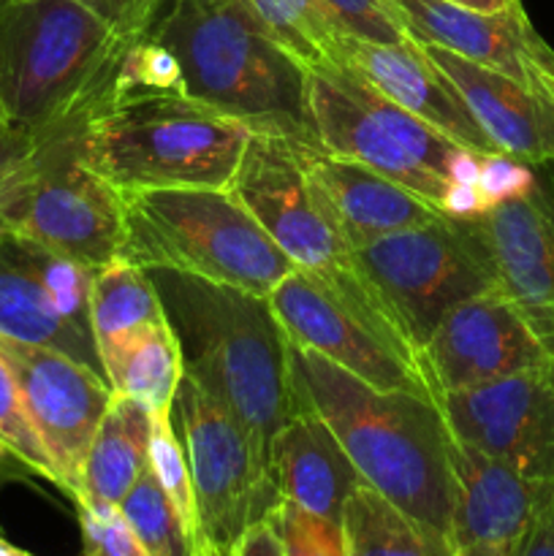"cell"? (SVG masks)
I'll list each match as a JSON object with an SVG mask.
<instances>
[{"instance_id":"obj_1","label":"cell","mask_w":554,"mask_h":556,"mask_svg":"<svg viewBox=\"0 0 554 556\" xmlns=\"http://www.w3.org/2000/svg\"><path fill=\"white\" fill-rule=\"evenodd\" d=\"M302 400L324 416L353 467L440 554L454 552L451 432L443 410L407 391H380L291 342Z\"/></svg>"},{"instance_id":"obj_2","label":"cell","mask_w":554,"mask_h":556,"mask_svg":"<svg viewBox=\"0 0 554 556\" xmlns=\"http://www.w3.org/2000/svg\"><path fill=\"white\" fill-rule=\"evenodd\" d=\"M177 334L185 378L221 402L272 462L282 424L304 405L291 340L269 296L174 269H147Z\"/></svg>"},{"instance_id":"obj_3","label":"cell","mask_w":554,"mask_h":556,"mask_svg":"<svg viewBox=\"0 0 554 556\" xmlns=\"http://www.w3.org/2000/svg\"><path fill=\"white\" fill-rule=\"evenodd\" d=\"M147 36L172 49L190 98L253 134L324 152L307 103V65L244 0H166Z\"/></svg>"},{"instance_id":"obj_4","label":"cell","mask_w":554,"mask_h":556,"mask_svg":"<svg viewBox=\"0 0 554 556\" xmlns=\"http://www.w3.org/2000/svg\"><path fill=\"white\" fill-rule=\"evenodd\" d=\"M130 41L79 0H5L0 109L9 128L38 141L81 134L112 101Z\"/></svg>"},{"instance_id":"obj_5","label":"cell","mask_w":554,"mask_h":556,"mask_svg":"<svg viewBox=\"0 0 554 556\" xmlns=\"http://www.w3.org/2000/svg\"><path fill=\"white\" fill-rule=\"evenodd\" d=\"M253 130L190 96H150L103 109L76 139L79 157L119 193L228 190Z\"/></svg>"},{"instance_id":"obj_6","label":"cell","mask_w":554,"mask_h":556,"mask_svg":"<svg viewBox=\"0 0 554 556\" xmlns=\"http://www.w3.org/2000/svg\"><path fill=\"white\" fill-rule=\"evenodd\" d=\"M119 255L269 296L297 266L231 190H130Z\"/></svg>"},{"instance_id":"obj_7","label":"cell","mask_w":554,"mask_h":556,"mask_svg":"<svg viewBox=\"0 0 554 556\" xmlns=\"http://www.w3.org/2000/svg\"><path fill=\"white\" fill-rule=\"evenodd\" d=\"M269 304L299 348L329 358L380 391H407L440 405L424 358L383 299L351 264L329 269H293Z\"/></svg>"},{"instance_id":"obj_8","label":"cell","mask_w":554,"mask_h":556,"mask_svg":"<svg viewBox=\"0 0 554 556\" xmlns=\"http://www.w3.org/2000/svg\"><path fill=\"white\" fill-rule=\"evenodd\" d=\"M307 103L326 155L362 163L440 206L445 161L459 144L340 63L307 68Z\"/></svg>"},{"instance_id":"obj_9","label":"cell","mask_w":554,"mask_h":556,"mask_svg":"<svg viewBox=\"0 0 554 556\" xmlns=\"http://www.w3.org/2000/svg\"><path fill=\"white\" fill-rule=\"evenodd\" d=\"M351 258L418 353L451 307L500 288L473 220L440 217L375 239L353 250Z\"/></svg>"},{"instance_id":"obj_10","label":"cell","mask_w":554,"mask_h":556,"mask_svg":"<svg viewBox=\"0 0 554 556\" xmlns=\"http://www.w3.org/2000/svg\"><path fill=\"white\" fill-rule=\"evenodd\" d=\"M174 418L188 454L201 552L234 556L239 541L280 505L272 462L248 429L190 378L179 383Z\"/></svg>"},{"instance_id":"obj_11","label":"cell","mask_w":554,"mask_h":556,"mask_svg":"<svg viewBox=\"0 0 554 556\" xmlns=\"http://www.w3.org/2000/svg\"><path fill=\"white\" fill-rule=\"evenodd\" d=\"M76 139L79 134L41 141L36 168L0 228L101 269L119 258L125 201L106 177L81 161Z\"/></svg>"},{"instance_id":"obj_12","label":"cell","mask_w":554,"mask_h":556,"mask_svg":"<svg viewBox=\"0 0 554 556\" xmlns=\"http://www.w3.org/2000/svg\"><path fill=\"white\" fill-rule=\"evenodd\" d=\"M313 152L318 150L280 136L253 134L228 188L293 266L310 271L351 264L353 255L310 174Z\"/></svg>"},{"instance_id":"obj_13","label":"cell","mask_w":554,"mask_h":556,"mask_svg":"<svg viewBox=\"0 0 554 556\" xmlns=\"http://www.w3.org/2000/svg\"><path fill=\"white\" fill-rule=\"evenodd\" d=\"M451 438L538 483L554 481V362L440 394Z\"/></svg>"},{"instance_id":"obj_14","label":"cell","mask_w":554,"mask_h":556,"mask_svg":"<svg viewBox=\"0 0 554 556\" xmlns=\"http://www.w3.org/2000/svg\"><path fill=\"white\" fill-rule=\"evenodd\" d=\"M0 356L14 372L27 418L58 472V486L76 497L87 448L114 396L112 386L52 348L0 337Z\"/></svg>"},{"instance_id":"obj_15","label":"cell","mask_w":554,"mask_h":556,"mask_svg":"<svg viewBox=\"0 0 554 556\" xmlns=\"http://www.w3.org/2000/svg\"><path fill=\"white\" fill-rule=\"evenodd\" d=\"M421 358L438 396L554 362L500 288L451 307L429 334Z\"/></svg>"},{"instance_id":"obj_16","label":"cell","mask_w":554,"mask_h":556,"mask_svg":"<svg viewBox=\"0 0 554 556\" xmlns=\"http://www.w3.org/2000/svg\"><path fill=\"white\" fill-rule=\"evenodd\" d=\"M498 286L554 358V161L536 166V185L521 199L478 217Z\"/></svg>"},{"instance_id":"obj_17","label":"cell","mask_w":554,"mask_h":556,"mask_svg":"<svg viewBox=\"0 0 554 556\" xmlns=\"http://www.w3.org/2000/svg\"><path fill=\"white\" fill-rule=\"evenodd\" d=\"M413 41L449 49L554 103V49L538 36L525 9H462L445 0H394Z\"/></svg>"},{"instance_id":"obj_18","label":"cell","mask_w":554,"mask_h":556,"mask_svg":"<svg viewBox=\"0 0 554 556\" xmlns=\"http://www.w3.org/2000/svg\"><path fill=\"white\" fill-rule=\"evenodd\" d=\"M337 63L356 71L380 96L411 112L429 128L440 130L454 144L467 147L478 155L498 152L462 101L459 90L424 54L421 43H369L345 36Z\"/></svg>"},{"instance_id":"obj_19","label":"cell","mask_w":554,"mask_h":556,"mask_svg":"<svg viewBox=\"0 0 554 556\" xmlns=\"http://www.w3.org/2000/svg\"><path fill=\"white\" fill-rule=\"evenodd\" d=\"M451 478H454V548L489 546L516 552L536 516L546 483L516 472L451 438Z\"/></svg>"},{"instance_id":"obj_20","label":"cell","mask_w":554,"mask_h":556,"mask_svg":"<svg viewBox=\"0 0 554 556\" xmlns=\"http://www.w3.org/2000/svg\"><path fill=\"white\" fill-rule=\"evenodd\" d=\"M418 43V41H416ZM424 54L459 90L462 101L492 147L505 155L541 166L554 161V103L449 49L421 43Z\"/></svg>"},{"instance_id":"obj_21","label":"cell","mask_w":554,"mask_h":556,"mask_svg":"<svg viewBox=\"0 0 554 556\" xmlns=\"http://www.w3.org/2000/svg\"><path fill=\"white\" fill-rule=\"evenodd\" d=\"M310 174L324 195L337 231L351 250L445 217L440 206L424 195L345 157L313 152Z\"/></svg>"},{"instance_id":"obj_22","label":"cell","mask_w":554,"mask_h":556,"mask_svg":"<svg viewBox=\"0 0 554 556\" xmlns=\"http://www.w3.org/2000/svg\"><path fill=\"white\" fill-rule=\"evenodd\" d=\"M272 470L280 500L335 521L342 519L348 497L364 483L337 434L307 402L277 432Z\"/></svg>"},{"instance_id":"obj_23","label":"cell","mask_w":554,"mask_h":556,"mask_svg":"<svg viewBox=\"0 0 554 556\" xmlns=\"http://www.w3.org/2000/svg\"><path fill=\"white\" fill-rule=\"evenodd\" d=\"M0 337L52 348L103 375L90 331L76 329L54 307L36 269L33 242L5 228H0Z\"/></svg>"},{"instance_id":"obj_24","label":"cell","mask_w":554,"mask_h":556,"mask_svg":"<svg viewBox=\"0 0 554 556\" xmlns=\"http://www.w3.org/2000/svg\"><path fill=\"white\" fill-rule=\"evenodd\" d=\"M150 410L130 396L114 394L87 448L74 500L85 497L119 508L125 494L150 467Z\"/></svg>"},{"instance_id":"obj_25","label":"cell","mask_w":554,"mask_h":556,"mask_svg":"<svg viewBox=\"0 0 554 556\" xmlns=\"http://www.w3.org/2000/svg\"><path fill=\"white\" fill-rule=\"evenodd\" d=\"M98 358L114 394L130 396L150 413L174 410L185 364L177 334L166 318L101 345Z\"/></svg>"},{"instance_id":"obj_26","label":"cell","mask_w":554,"mask_h":556,"mask_svg":"<svg viewBox=\"0 0 554 556\" xmlns=\"http://www.w3.org/2000/svg\"><path fill=\"white\" fill-rule=\"evenodd\" d=\"M163 318L161 296L147 269L123 255L96 269L90 288V329L96 348Z\"/></svg>"},{"instance_id":"obj_27","label":"cell","mask_w":554,"mask_h":556,"mask_svg":"<svg viewBox=\"0 0 554 556\" xmlns=\"http://www.w3.org/2000/svg\"><path fill=\"white\" fill-rule=\"evenodd\" d=\"M351 556H443L402 510L362 483L342 508Z\"/></svg>"},{"instance_id":"obj_28","label":"cell","mask_w":554,"mask_h":556,"mask_svg":"<svg viewBox=\"0 0 554 556\" xmlns=\"http://www.w3.org/2000/svg\"><path fill=\"white\" fill-rule=\"evenodd\" d=\"M244 3L307 68L337 63L345 36L337 30L320 0H244Z\"/></svg>"},{"instance_id":"obj_29","label":"cell","mask_w":554,"mask_h":556,"mask_svg":"<svg viewBox=\"0 0 554 556\" xmlns=\"http://www.w3.org/2000/svg\"><path fill=\"white\" fill-rule=\"evenodd\" d=\"M119 510L150 556H204L199 538L161 489L152 467L141 472Z\"/></svg>"},{"instance_id":"obj_30","label":"cell","mask_w":554,"mask_h":556,"mask_svg":"<svg viewBox=\"0 0 554 556\" xmlns=\"http://www.w3.org/2000/svg\"><path fill=\"white\" fill-rule=\"evenodd\" d=\"M150 96H188V92H185L182 68L172 49L144 33L128 43L123 60H119L109 106Z\"/></svg>"},{"instance_id":"obj_31","label":"cell","mask_w":554,"mask_h":556,"mask_svg":"<svg viewBox=\"0 0 554 556\" xmlns=\"http://www.w3.org/2000/svg\"><path fill=\"white\" fill-rule=\"evenodd\" d=\"M152 416V434H150V467L155 472L158 483L185 525L196 532V497H193V481H190V465L188 454H185L182 438L174 424V410L150 413ZM199 538V535H196Z\"/></svg>"},{"instance_id":"obj_32","label":"cell","mask_w":554,"mask_h":556,"mask_svg":"<svg viewBox=\"0 0 554 556\" xmlns=\"http://www.w3.org/2000/svg\"><path fill=\"white\" fill-rule=\"evenodd\" d=\"M269 521L286 556H351L342 521L310 514L288 500H280Z\"/></svg>"},{"instance_id":"obj_33","label":"cell","mask_w":554,"mask_h":556,"mask_svg":"<svg viewBox=\"0 0 554 556\" xmlns=\"http://www.w3.org/2000/svg\"><path fill=\"white\" fill-rule=\"evenodd\" d=\"M0 443L9 445L38 478H47L49 483L58 486V472H54L52 459H49L36 429H33L30 418H27L14 372L3 362V356H0Z\"/></svg>"},{"instance_id":"obj_34","label":"cell","mask_w":554,"mask_h":556,"mask_svg":"<svg viewBox=\"0 0 554 556\" xmlns=\"http://www.w3.org/2000/svg\"><path fill=\"white\" fill-rule=\"evenodd\" d=\"M337 30L369 43L413 41L394 0H320Z\"/></svg>"},{"instance_id":"obj_35","label":"cell","mask_w":554,"mask_h":556,"mask_svg":"<svg viewBox=\"0 0 554 556\" xmlns=\"http://www.w3.org/2000/svg\"><path fill=\"white\" fill-rule=\"evenodd\" d=\"M79 510L81 556H150L125 521L117 505L96 503V500H74Z\"/></svg>"},{"instance_id":"obj_36","label":"cell","mask_w":554,"mask_h":556,"mask_svg":"<svg viewBox=\"0 0 554 556\" xmlns=\"http://www.w3.org/2000/svg\"><path fill=\"white\" fill-rule=\"evenodd\" d=\"M536 185V166L519 161L505 152H487L481 155V174H478V190L483 193L489 210L508 201L527 195Z\"/></svg>"},{"instance_id":"obj_37","label":"cell","mask_w":554,"mask_h":556,"mask_svg":"<svg viewBox=\"0 0 554 556\" xmlns=\"http://www.w3.org/2000/svg\"><path fill=\"white\" fill-rule=\"evenodd\" d=\"M38 152H41V141L36 136L16 128H0V226H3V215L11 201L30 179Z\"/></svg>"},{"instance_id":"obj_38","label":"cell","mask_w":554,"mask_h":556,"mask_svg":"<svg viewBox=\"0 0 554 556\" xmlns=\"http://www.w3.org/2000/svg\"><path fill=\"white\" fill-rule=\"evenodd\" d=\"M125 38H141L166 0H79Z\"/></svg>"},{"instance_id":"obj_39","label":"cell","mask_w":554,"mask_h":556,"mask_svg":"<svg viewBox=\"0 0 554 556\" xmlns=\"http://www.w3.org/2000/svg\"><path fill=\"white\" fill-rule=\"evenodd\" d=\"M514 556H554V481L543 486L536 516Z\"/></svg>"},{"instance_id":"obj_40","label":"cell","mask_w":554,"mask_h":556,"mask_svg":"<svg viewBox=\"0 0 554 556\" xmlns=\"http://www.w3.org/2000/svg\"><path fill=\"white\" fill-rule=\"evenodd\" d=\"M440 210L451 220H478V217L487 215L489 206L478 185L449 182L443 199H440Z\"/></svg>"},{"instance_id":"obj_41","label":"cell","mask_w":554,"mask_h":556,"mask_svg":"<svg viewBox=\"0 0 554 556\" xmlns=\"http://www.w3.org/2000/svg\"><path fill=\"white\" fill-rule=\"evenodd\" d=\"M234 556H286L272 521H261L239 541Z\"/></svg>"},{"instance_id":"obj_42","label":"cell","mask_w":554,"mask_h":556,"mask_svg":"<svg viewBox=\"0 0 554 556\" xmlns=\"http://www.w3.org/2000/svg\"><path fill=\"white\" fill-rule=\"evenodd\" d=\"M478 174H481V155L467 147H454L445 161V179L456 185H478Z\"/></svg>"},{"instance_id":"obj_43","label":"cell","mask_w":554,"mask_h":556,"mask_svg":"<svg viewBox=\"0 0 554 556\" xmlns=\"http://www.w3.org/2000/svg\"><path fill=\"white\" fill-rule=\"evenodd\" d=\"M27 476H36V472H33L30 467H27L25 462L9 448V445L0 443V486L9 481H20V478H27Z\"/></svg>"},{"instance_id":"obj_44","label":"cell","mask_w":554,"mask_h":556,"mask_svg":"<svg viewBox=\"0 0 554 556\" xmlns=\"http://www.w3.org/2000/svg\"><path fill=\"white\" fill-rule=\"evenodd\" d=\"M445 3L462 5L470 11H483V14H498V11H508L521 5V0H445Z\"/></svg>"},{"instance_id":"obj_45","label":"cell","mask_w":554,"mask_h":556,"mask_svg":"<svg viewBox=\"0 0 554 556\" xmlns=\"http://www.w3.org/2000/svg\"><path fill=\"white\" fill-rule=\"evenodd\" d=\"M0 556H36V554L25 552V548H16L14 543H9L3 535H0Z\"/></svg>"},{"instance_id":"obj_46","label":"cell","mask_w":554,"mask_h":556,"mask_svg":"<svg viewBox=\"0 0 554 556\" xmlns=\"http://www.w3.org/2000/svg\"><path fill=\"white\" fill-rule=\"evenodd\" d=\"M470 552L476 556H514L516 552H508V548H489V546H470Z\"/></svg>"},{"instance_id":"obj_47","label":"cell","mask_w":554,"mask_h":556,"mask_svg":"<svg viewBox=\"0 0 554 556\" xmlns=\"http://www.w3.org/2000/svg\"><path fill=\"white\" fill-rule=\"evenodd\" d=\"M0 128H9V123H5V114H3V109H0Z\"/></svg>"},{"instance_id":"obj_48","label":"cell","mask_w":554,"mask_h":556,"mask_svg":"<svg viewBox=\"0 0 554 556\" xmlns=\"http://www.w3.org/2000/svg\"><path fill=\"white\" fill-rule=\"evenodd\" d=\"M5 3V0H0V5H3Z\"/></svg>"},{"instance_id":"obj_49","label":"cell","mask_w":554,"mask_h":556,"mask_svg":"<svg viewBox=\"0 0 554 556\" xmlns=\"http://www.w3.org/2000/svg\"><path fill=\"white\" fill-rule=\"evenodd\" d=\"M204 556H212V554H204Z\"/></svg>"}]
</instances>
